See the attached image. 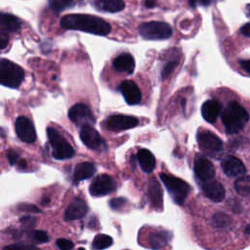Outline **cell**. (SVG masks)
<instances>
[{"label":"cell","instance_id":"2","mask_svg":"<svg viewBox=\"0 0 250 250\" xmlns=\"http://www.w3.org/2000/svg\"><path fill=\"white\" fill-rule=\"evenodd\" d=\"M249 120L247 110L237 102L229 103L222 113V122L228 134H235L241 131Z\"/></svg>","mask_w":250,"mask_h":250},{"label":"cell","instance_id":"4","mask_svg":"<svg viewBox=\"0 0 250 250\" xmlns=\"http://www.w3.org/2000/svg\"><path fill=\"white\" fill-rule=\"evenodd\" d=\"M159 177L163 182L164 186L166 187L171 197L173 198L174 202L179 205H183L187 196L189 193V190H190L189 185L185 181H183L182 179L177 178L175 176L168 175V174L161 173Z\"/></svg>","mask_w":250,"mask_h":250},{"label":"cell","instance_id":"42","mask_svg":"<svg viewBox=\"0 0 250 250\" xmlns=\"http://www.w3.org/2000/svg\"><path fill=\"white\" fill-rule=\"evenodd\" d=\"M156 5V3L155 2H152V1H146L145 2V6H146V7H148V8H152V7H154Z\"/></svg>","mask_w":250,"mask_h":250},{"label":"cell","instance_id":"11","mask_svg":"<svg viewBox=\"0 0 250 250\" xmlns=\"http://www.w3.org/2000/svg\"><path fill=\"white\" fill-rule=\"evenodd\" d=\"M18 137L24 143H33L36 140V132L33 123L25 116H19L15 123Z\"/></svg>","mask_w":250,"mask_h":250},{"label":"cell","instance_id":"35","mask_svg":"<svg viewBox=\"0 0 250 250\" xmlns=\"http://www.w3.org/2000/svg\"><path fill=\"white\" fill-rule=\"evenodd\" d=\"M7 158L11 165H16V164H18V162L20 160V155L15 149L10 148L7 151Z\"/></svg>","mask_w":250,"mask_h":250},{"label":"cell","instance_id":"1","mask_svg":"<svg viewBox=\"0 0 250 250\" xmlns=\"http://www.w3.org/2000/svg\"><path fill=\"white\" fill-rule=\"evenodd\" d=\"M61 25L65 29H75L96 35H106L110 25L104 20L86 14H70L61 19Z\"/></svg>","mask_w":250,"mask_h":250},{"label":"cell","instance_id":"19","mask_svg":"<svg viewBox=\"0 0 250 250\" xmlns=\"http://www.w3.org/2000/svg\"><path fill=\"white\" fill-rule=\"evenodd\" d=\"M221 104L218 101L207 100L201 106V114L207 122L214 123L221 113Z\"/></svg>","mask_w":250,"mask_h":250},{"label":"cell","instance_id":"17","mask_svg":"<svg viewBox=\"0 0 250 250\" xmlns=\"http://www.w3.org/2000/svg\"><path fill=\"white\" fill-rule=\"evenodd\" d=\"M201 188L205 196L214 202H221L225 198L226 191L224 186L217 181H206Z\"/></svg>","mask_w":250,"mask_h":250},{"label":"cell","instance_id":"45","mask_svg":"<svg viewBox=\"0 0 250 250\" xmlns=\"http://www.w3.org/2000/svg\"><path fill=\"white\" fill-rule=\"evenodd\" d=\"M78 250H85V249H84V248H79Z\"/></svg>","mask_w":250,"mask_h":250},{"label":"cell","instance_id":"31","mask_svg":"<svg viewBox=\"0 0 250 250\" xmlns=\"http://www.w3.org/2000/svg\"><path fill=\"white\" fill-rule=\"evenodd\" d=\"M3 250H40L34 245L24 244V243H15L4 247Z\"/></svg>","mask_w":250,"mask_h":250},{"label":"cell","instance_id":"28","mask_svg":"<svg viewBox=\"0 0 250 250\" xmlns=\"http://www.w3.org/2000/svg\"><path fill=\"white\" fill-rule=\"evenodd\" d=\"M112 244V238L106 234H98L93 240V247L96 250H103L108 248Z\"/></svg>","mask_w":250,"mask_h":250},{"label":"cell","instance_id":"10","mask_svg":"<svg viewBox=\"0 0 250 250\" xmlns=\"http://www.w3.org/2000/svg\"><path fill=\"white\" fill-rule=\"evenodd\" d=\"M139 120L130 115H124V114H114L109 116L105 121V127L114 132H119L127 129L134 128L138 125Z\"/></svg>","mask_w":250,"mask_h":250},{"label":"cell","instance_id":"13","mask_svg":"<svg viewBox=\"0 0 250 250\" xmlns=\"http://www.w3.org/2000/svg\"><path fill=\"white\" fill-rule=\"evenodd\" d=\"M193 170L196 177L202 181H210L215 176V168L212 162L204 155L196 154L193 163Z\"/></svg>","mask_w":250,"mask_h":250},{"label":"cell","instance_id":"6","mask_svg":"<svg viewBox=\"0 0 250 250\" xmlns=\"http://www.w3.org/2000/svg\"><path fill=\"white\" fill-rule=\"evenodd\" d=\"M140 35L147 40H161L169 38L172 33V27L163 21H148L139 26Z\"/></svg>","mask_w":250,"mask_h":250},{"label":"cell","instance_id":"39","mask_svg":"<svg viewBox=\"0 0 250 250\" xmlns=\"http://www.w3.org/2000/svg\"><path fill=\"white\" fill-rule=\"evenodd\" d=\"M240 31H241V33H242L244 36L249 37V36H250V23H249V22L245 23V24L240 28Z\"/></svg>","mask_w":250,"mask_h":250},{"label":"cell","instance_id":"30","mask_svg":"<svg viewBox=\"0 0 250 250\" xmlns=\"http://www.w3.org/2000/svg\"><path fill=\"white\" fill-rule=\"evenodd\" d=\"M30 238L37 243H45L49 241V235L44 230H32L30 232Z\"/></svg>","mask_w":250,"mask_h":250},{"label":"cell","instance_id":"12","mask_svg":"<svg viewBox=\"0 0 250 250\" xmlns=\"http://www.w3.org/2000/svg\"><path fill=\"white\" fill-rule=\"evenodd\" d=\"M80 139L83 144L91 149L99 150L105 148V143L101 135L92 126L82 127L80 130Z\"/></svg>","mask_w":250,"mask_h":250},{"label":"cell","instance_id":"36","mask_svg":"<svg viewBox=\"0 0 250 250\" xmlns=\"http://www.w3.org/2000/svg\"><path fill=\"white\" fill-rule=\"evenodd\" d=\"M126 203V199L123 197H117V198H113L109 201V205L112 209L114 210H119L121 209Z\"/></svg>","mask_w":250,"mask_h":250},{"label":"cell","instance_id":"15","mask_svg":"<svg viewBox=\"0 0 250 250\" xmlns=\"http://www.w3.org/2000/svg\"><path fill=\"white\" fill-rule=\"evenodd\" d=\"M119 89L128 104H138L141 102L142 94L134 81L124 80L119 85Z\"/></svg>","mask_w":250,"mask_h":250},{"label":"cell","instance_id":"33","mask_svg":"<svg viewBox=\"0 0 250 250\" xmlns=\"http://www.w3.org/2000/svg\"><path fill=\"white\" fill-rule=\"evenodd\" d=\"M56 245L60 250H71L74 246L72 241L65 238H59L56 241Z\"/></svg>","mask_w":250,"mask_h":250},{"label":"cell","instance_id":"43","mask_svg":"<svg viewBox=\"0 0 250 250\" xmlns=\"http://www.w3.org/2000/svg\"><path fill=\"white\" fill-rule=\"evenodd\" d=\"M49 201H50L49 197H45V198H43V199H42V204H46V203H48Z\"/></svg>","mask_w":250,"mask_h":250},{"label":"cell","instance_id":"34","mask_svg":"<svg viewBox=\"0 0 250 250\" xmlns=\"http://www.w3.org/2000/svg\"><path fill=\"white\" fill-rule=\"evenodd\" d=\"M177 60H173V61H170L169 62L166 63V65L162 68V72H161V76L162 78H166L167 76H169V74L173 71V69L175 68V66L177 65Z\"/></svg>","mask_w":250,"mask_h":250},{"label":"cell","instance_id":"38","mask_svg":"<svg viewBox=\"0 0 250 250\" xmlns=\"http://www.w3.org/2000/svg\"><path fill=\"white\" fill-rule=\"evenodd\" d=\"M9 44V36L6 31L0 30V51L4 50Z\"/></svg>","mask_w":250,"mask_h":250},{"label":"cell","instance_id":"14","mask_svg":"<svg viewBox=\"0 0 250 250\" xmlns=\"http://www.w3.org/2000/svg\"><path fill=\"white\" fill-rule=\"evenodd\" d=\"M224 173L229 177H237L245 174L246 169L240 159L235 156L228 155L225 156L221 161Z\"/></svg>","mask_w":250,"mask_h":250},{"label":"cell","instance_id":"9","mask_svg":"<svg viewBox=\"0 0 250 250\" xmlns=\"http://www.w3.org/2000/svg\"><path fill=\"white\" fill-rule=\"evenodd\" d=\"M116 188V183L112 177L103 174L99 175L91 183L89 191L93 196L105 195L113 191Z\"/></svg>","mask_w":250,"mask_h":250},{"label":"cell","instance_id":"3","mask_svg":"<svg viewBox=\"0 0 250 250\" xmlns=\"http://www.w3.org/2000/svg\"><path fill=\"white\" fill-rule=\"evenodd\" d=\"M23 79L24 70L20 65L7 59H0V84L18 88Z\"/></svg>","mask_w":250,"mask_h":250},{"label":"cell","instance_id":"22","mask_svg":"<svg viewBox=\"0 0 250 250\" xmlns=\"http://www.w3.org/2000/svg\"><path fill=\"white\" fill-rule=\"evenodd\" d=\"M137 159L139 161V164L142 170L146 173H150L155 167V164H156L155 157L148 149H146V148L139 149L137 153Z\"/></svg>","mask_w":250,"mask_h":250},{"label":"cell","instance_id":"32","mask_svg":"<svg viewBox=\"0 0 250 250\" xmlns=\"http://www.w3.org/2000/svg\"><path fill=\"white\" fill-rule=\"evenodd\" d=\"M20 222L25 229H29L36 225V218L32 216H23L20 219Z\"/></svg>","mask_w":250,"mask_h":250},{"label":"cell","instance_id":"18","mask_svg":"<svg viewBox=\"0 0 250 250\" xmlns=\"http://www.w3.org/2000/svg\"><path fill=\"white\" fill-rule=\"evenodd\" d=\"M147 195L153 208L161 210L163 206V195L162 189L159 183L155 179H151L147 186Z\"/></svg>","mask_w":250,"mask_h":250},{"label":"cell","instance_id":"21","mask_svg":"<svg viewBox=\"0 0 250 250\" xmlns=\"http://www.w3.org/2000/svg\"><path fill=\"white\" fill-rule=\"evenodd\" d=\"M113 67L117 71L126 72L128 74L133 73L135 68V61L130 54H121L117 56L113 61Z\"/></svg>","mask_w":250,"mask_h":250},{"label":"cell","instance_id":"26","mask_svg":"<svg viewBox=\"0 0 250 250\" xmlns=\"http://www.w3.org/2000/svg\"><path fill=\"white\" fill-rule=\"evenodd\" d=\"M234 188L242 196H248L250 193V178L248 175L241 176L234 182Z\"/></svg>","mask_w":250,"mask_h":250},{"label":"cell","instance_id":"8","mask_svg":"<svg viewBox=\"0 0 250 250\" xmlns=\"http://www.w3.org/2000/svg\"><path fill=\"white\" fill-rule=\"evenodd\" d=\"M68 118L77 126H81V128L92 126L96 122L91 109L84 104H76L71 106L68 111Z\"/></svg>","mask_w":250,"mask_h":250},{"label":"cell","instance_id":"23","mask_svg":"<svg viewBox=\"0 0 250 250\" xmlns=\"http://www.w3.org/2000/svg\"><path fill=\"white\" fill-rule=\"evenodd\" d=\"M94 5L98 10L108 13H117L125 8V3L122 0H99L95 1Z\"/></svg>","mask_w":250,"mask_h":250},{"label":"cell","instance_id":"24","mask_svg":"<svg viewBox=\"0 0 250 250\" xmlns=\"http://www.w3.org/2000/svg\"><path fill=\"white\" fill-rule=\"evenodd\" d=\"M0 27L4 28V31L17 32L21 28V21L14 15L0 12Z\"/></svg>","mask_w":250,"mask_h":250},{"label":"cell","instance_id":"7","mask_svg":"<svg viewBox=\"0 0 250 250\" xmlns=\"http://www.w3.org/2000/svg\"><path fill=\"white\" fill-rule=\"evenodd\" d=\"M197 142L201 150L210 156L217 157L223 150L222 141L208 130H203L197 134Z\"/></svg>","mask_w":250,"mask_h":250},{"label":"cell","instance_id":"41","mask_svg":"<svg viewBox=\"0 0 250 250\" xmlns=\"http://www.w3.org/2000/svg\"><path fill=\"white\" fill-rule=\"evenodd\" d=\"M18 164H19V168L20 169H24L26 167V161L23 160V159H20Z\"/></svg>","mask_w":250,"mask_h":250},{"label":"cell","instance_id":"29","mask_svg":"<svg viewBox=\"0 0 250 250\" xmlns=\"http://www.w3.org/2000/svg\"><path fill=\"white\" fill-rule=\"evenodd\" d=\"M76 2L74 1H67V0H54V1H50L49 5L50 8L55 11V12H62L65 9H68L70 7H72L73 5H75Z\"/></svg>","mask_w":250,"mask_h":250},{"label":"cell","instance_id":"40","mask_svg":"<svg viewBox=\"0 0 250 250\" xmlns=\"http://www.w3.org/2000/svg\"><path fill=\"white\" fill-rule=\"evenodd\" d=\"M239 63L243 67V69L248 73L249 72V61L248 60H240Z\"/></svg>","mask_w":250,"mask_h":250},{"label":"cell","instance_id":"20","mask_svg":"<svg viewBox=\"0 0 250 250\" xmlns=\"http://www.w3.org/2000/svg\"><path fill=\"white\" fill-rule=\"evenodd\" d=\"M172 233L168 230H155L148 234L147 245L151 249H160L164 247L171 239Z\"/></svg>","mask_w":250,"mask_h":250},{"label":"cell","instance_id":"27","mask_svg":"<svg viewBox=\"0 0 250 250\" xmlns=\"http://www.w3.org/2000/svg\"><path fill=\"white\" fill-rule=\"evenodd\" d=\"M211 224L217 229H226L231 224V219L226 213L218 212L212 217Z\"/></svg>","mask_w":250,"mask_h":250},{"label":"cell","instance_id":"5","mask_svg":"<svg viewBox=\"0 0 250 250\" xmlns=\"http://www.w3.org/2000/svg\"><path fill=\"white\" fill-rule=\"evenodd\" d=\"M47 135L50 145L53 148L52 155L55 159L62 160L73 156L74 149L71 145L59 133L58 130L52 127L47 128Z\"/></svg>","mask_w":250,"mask_h":250},{"label":"cell","instance_id":"25","mask_svg":"<svg viewBox=\"0 0 250 250\" xmlns=\"http://www.w3.org/2000/svg\"><path fill=\"white\" fill-rule=\"evenodd\" d=\"M95 165L91 162H82L75 166L74 169V180L79 182L91 178L95 174Z\"/></svg>","mask_w":250,"mask_h":250},{"label":"cell","instance_id":"37","mask_svg":"<svg viewBox=\"0 0 250 250\" xmlns=\"http://www.w3.org/2000/svg\"><path fill=\"white\" fill-rule=\"evenodd\" d=\"M19 210L23 211V212H32V213H40L41 210L36 207L35 205L32 204H27V203H22L21 205H19Z\"/></svg>","mask_w":250,"mask_h":250},{"label":"cell","instance_id":"16","mask_svg":"<svg viewBox=\"0 0 250 250\" xmlns=\"http://www.w3.org/2000/svg\"><path fill=\"white\" fill-rule=\"evenodd\" d=\"M88 212V206L86 202L79 198L75 197L73 198L68 207L66 208L64 212V219L66 221H73V220H78L83 218Z\"/></svg>","mask_w":250,"mask_h":250},{"label":"cell","instance_id":"44","mask_svg":"<svg viewBox=\"0 0 250 250\" xmlns=\"http://www.w3.org/2000/svg\"><path fill=\"white\" fill-rule=\"evenodd\" d=\"M249 229H250V225H247L246 229H245V233L246 234H249Z\"/></svg>","mask_w":250,"mask_h":250}]
</instances>
